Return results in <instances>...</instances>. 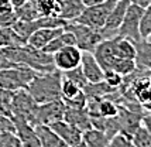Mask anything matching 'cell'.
Instances as JSON below:
<instances>
[{
  "mask_svg": "<svg viewBox=\"0 0 151 147\" xmlns=\"http://www.w3.org/2000/svg\"><path fill=\"white\" fill-rule=\"evenodd\" d=\"M50 127L52 129L55 133L58 134L62 140L65 141L69 147H76L79 143H82V132L76 129L75 126L69 125L68 122H65L64 119L62 120H58L50 125Z\"/></svg>",
  "mask_w": 151,
  "mask_h": 147,
  "instance_id": "cell-14",
  "label": "cell"
},
{
  "mask_svg": "<svg viewBox=\"0 0 151 147\" xmlns=\"http://www.w3.org/2000/svg\"><path fill=\"white\" fill-rule=\"evenodd\" d=\"M132 141L136 147H148L151 146V134L143 125L133 133Z\"/></svg>",
  "mask_w": 151,
  "mask_h": 147,
  "instance_id": "cell-33",
  "label": "cell"
},
{
  "mask_svg": "<svg viewBox=\"0 0 151 147\" xmlns=\"http://www.w3.org/2000/svg\"><path fill=\"white\" fill-rule=\"evenodd\" d=\"M141 125L148 130V133L151 134V112H148L147 115H143V119H141Z\"/></svg>",
  "mask_w": 151,
  "mask_h": 147,
  "instance_id": "cell-43",
  "label": "cell"
},
{
  "mask_svg": "<svg viewBox=\"0 0 151 147\" xmlns=\"http://www.w3.org/2000/svg\"><path fill=\"white\" fill-rule=\"evenodd\" d=\"M82 91L85 92L86 96L105 98L107 95H112L113 92L117 91V89H113L112 86H109V85L106 84L105 81H102V82H98V84H91V82H88V85H86Z\"/></svg>",
  "mask_w": 151,
  "mask_h": 147,
  "instance_id": "cell-26",
  "label": "cell"
},
{
  "mask_svg": "<svg viewBox=\"0 0 151 147\" xmlns=\"http://www.w3.org/2000/svg\"><path fill=\"white\" fill-rule=\"evenodd\" d=\"M129 6H130V0H119V1H116V4L112 9L110 14L107 16L105 26L100 28L103 40H110V38L117 35V31L120 26H122V23H123V19H124Z\"/></svg>",
  "mask_w": 151,
  "mask_h": 147,
  "instance_id": "cell-8",
  "label": "cell"
},
{
  "mask_svg": "<svg viewBox=\"0 0 151 147\" xmlns=\"http://www.w3.org/2000/svg\"><path fill=\"white\" fill-rule=\"evenodd\" d=\"M0 147H21L20 139L16 132H6L0 133Z\"/></svg>",
  "mask_w": 151,
  "mask_h": 147,
  "instance_id": "cell-36",
  "label": "cell"
},
{
  "mask_svg": "<svg viewBox=\"0 0 151 147\" xmlns=\"http://www.w3.org/2000/svg\"><path fill=\"white\" fill-rule=\"evenodd\" d=\"M65 30L71 31L75 37V43L76 47L81 51H88V53H93L95 48L98 47V44H100L103 41L102 33L100 30L92 28L89 26L81 24L76 21H71L65 26Z\"/></svg>",
  "mask_w": 151,
  "mask_h": 147,
  "instance_id": "cell-4",
  "label": "cell"
},
{
  "mask_svg": "<svg viewBox=\"0 0 151 147\" xmlns=\"http://www.w3.org/2000/svg\"><path fill=\"white\" fill-rule=\"evenodd\" d=\"M40 72L34 71L33 68L26 65H17L13 68H4L0 69V88L9 89V91H17V89H26L30 82L35 78Z\"/></svg>",
  "mask_w": 151,
  "mask_h": 147,
  "instance_id": "cell-3",
  "label": "cell"
},
{
  "mask_svg": "<svg viewBox=\"0 0 151 147\" xmlns=\"http://www.w3.org/2000/svg\"><path fill=\"white\" fill-rule=\"evenodd\" d=\"M103 81L109 86H112L113 89H119L124 82V76L120 75L119 72H116V71H113V69H106Z\"/></svg>",
  "mask_w": 151,
  "mask_h": 147,
  "instance_id": "cell-34",
  "label": "cell"
},
{
  "mask_svg": "<svg viewBox=\"0 0 151 147\" xmlns=\"http://www.w3.org/2000/svg\"><path fill=\"white\" fill-rule=\"evenodd\" d=\"M68 147H69V146H68Z\"/></svg>",
  "mask_w": 151,
  "mask_h": 147,
  "instance_id": "cell-53",
  "label": "cell"
},
{
  "mask_svg": "<svg viewBox=\"0 0 151 147\" xmlns=\"http://www.w3.org/2000/svg\"><path fill=\"white\" fill-rule=\"evenodd\" d=\"M35 133L38 136L42 147H68L65 141L47 125H37L34 126Z\"/></svg>",
  "mask_w": 151,
  "mask_h": 147,
  "instance_id": "cell-19",
  "label": "cell"
},
{
  "mask_svg": "<svg viewBox=\"0 0 151 147\" xmlns=\"http://www.w3.org/2000/svg\"><path fill=\"white\" fill-rule=\"evenodd\" d=\"M140 34L141 38H147L151 35V6L145 7L141 21H140Z\"/></svg>",
  "mask_w": 151,
  "mask_h": 147,
  "instance_id": "cell-35",
  "label": "cell"
},
{
  "mask_svg": "<svg viewBox=\"0 0 151 147\" xmlns=\"http://www.w3.org/2000/svg\"><path fill=\"white\" fill-rule=\"evenodd\" d=\"M136 44V65L137 69L151 71V43L147 38H141Z\"/></svg>",
  "mask_w": 151,
  "mask_h": 147,
  "instance_id": "cell-20",
  "label": "cell"
},
{
  "mask_svg": "<svg viewBox=\"0 0 151 147\" xmlns=\"http://www.w3.org/2000/svg\"><path fill=\"white\" fill-rule=\"evenodd\" d=\"M16 13H17L19 20H24V21H31L41 17L38 10H37V6L34 3H31V1H28V0H27L26 4H23L20 9L16 10Z\"/></svg>",
  "mask_w": 151,
  "mask_h": 147,
  "instance_id": "cell-31",
  "label": "cell"
},
{
  "mask_svg": "<svg viewBox=\"0 0 151 147\" xmlns=\"http://www.w3.org/2000/svg\"><path fill=\"white\" fill-rule=\"evenodd\" d=\"M116 1H119V0H116Z\"/></svg>",
  "mask_w": 151,
  "mask_h": 147,
  "instance_id": "cell-51",
  "label": "cell"
},
{
  "mask_svg": "<svg viewBox=\"0 0 151 147\" xmlns=\"http://www.w3.org/2000/svg\"><path fill=\"white\" fill-rule=\"evenodd\" d=\"M113 51L117 58L124 60H134L136 58V44L124 37H113Z\"/></svg>",
  "mask_w": 151,
  "mask_h": 147,
  "instance_id": "cell-21",
  "label": "cell"
},
{
  "mask_svg": "<svg viewBox=\"0 0 151 147\" xmlns=\"http://www.w3.org/2000/svg\"><path fill=\"white\" fill-rule=\"evenodd\" d=\"M130 3H132V4H136V6L143 7V9L151 6V0H130Z\"/></svg>",
  "mask_w": 151,
  "mask_h": 147,
  "instance_id": "cell-44",
  "label": "cell"
},
{
  "mask_svg": "<svg viewBox=\"0 0 151 147\" xmlns=\"http://www.w3.org/2000/svg\"><path fill=\"white\" fill-rule=\"evenodd\" d=\"M37 106L35 100L27 89H17L13 95V117L24 119L31 123L34 109Z\"/></svg>",
  "mask_w": 151,
  "mask_h": 147,
  "instance_id": "cell-9",
  "label": "cell"
},
{
  "mask_svg": "<svg viewBox=\"0 0 151 147\" xmlns=\"http://www.w3.org/2000/svg\"><path fill=\"white\" fill-rule=\"evenodd\" d=\"M81 92H82V89L76 84H73L72 81H69L68 78H65L62 75V81H61V99L64 100V102L69 99H73Z\"/></svg>",
  "mask_w": 151,
  "mask_h": 147,
  "instance_id": "cell-29",
  "label": "cell"
},
{
  "mask_svg": "<svg viewBox=\"0 0 151 147\" xmlns=\"http://www.w3.org/2000/svg\"><path fill=\"white\" fill-rule=\"evenodd\" d=\"M110 139L107 134L98 129H89L82 133V143L88 147H109Z\"/></svg>",
  "mask_w": 151,
  "mask_h": 147,
  "instance_id": "cell-23",
  "label": "cell"
},
{
  "mask_svg": "<svg viewBox=\"0 0 151 147\" xmlns=\"http://www.w3.org/2000/svg\"><path fill=\"white\" fill-rule=\"evenodd\" d=\"M147 40H148V41L151 43V35H148V37H147Z\"/></svg>",
  "mask_w": 151,
  "mask_h": 147,
  "instance_id": "cell-49",
  "label": "cell"
},
{
  "mask_svg": "<svg viewBox=\"0 0 151 147\" xmlns=\"http://www.w3.org/2000/svg\"><path fill=\"white\" fill-rule=\"evenodd\" d=\"M52 58L55 68L61 72H65V71H69V69L81 65L82 51L76 45H66L55 54H52Z\"/></svg>",
  "mask_w": 151,
  "mask_h": 147,
  "instance_id": "cell-10",
  "label": "cell"
},
{
  "mask_svg": "<svg viewBox=\"0 0 151 147\" xmlns=\"http://www.w3.org/2000/svg\"><path fill=\"white\" fill-rule=\"evenodd\" d=\"M82 1H83L85 7H89V6H95V4H100V3H103L106 0H82Z\"/></svg>",
  "mask_w": 151,
  "mask_h": 147,
  "instance_id": "cell-45",
  "label": "cell"
},
{
  "mask_svg": "<svg viewBox=\"0 0 151 147\" xmlns=\"http://www.w3.org/2000/svg\"><path fill=\"white\" fill-rule=\"evenodd\" d=\"M13 122L16 125V134L20 139L21 147H42L31 123L19 117H13Z\"/></svg>",
  "mask_w": 151,
  "mask_h": 147,
  "instance_id": "cell-12",
  "label": "cell"
},
{
  "mask_svg": "<svg viewBox=\"0 0 151 147\" xmlns=\"http://www.w3.org/2000/svg\"><path fill=\"white\" fill-rule=\"evenodd\" d=\"M83 10H85V4L82 0H64L59 3L58 17L71 23L76 20Z\"/></svg>",
  "mask_w": 151,
  "mask_h": 147,
  "instance_id": "cell-17",
  "label": "cell"
},
{
  "mask_svg": "<svg viewBox=\"0 0 151 147\" xmlns=\"http://www.w3.org/2000/svg\"><path fill=\"white\" fill-rule=\"evenodd\" d=\"M13 95L14 91L0 88V115L13 119Z\"/></svg>",
  "mask_w": 151,
  "mask_h": 147,
  "instance_id": "cell-28",
  "label": "cell"
},
{
  "mask_svg": "<svg viewBox=\"0 0 151 147\" xmlns=\"http://www.w3.org/2000/svg\"><path fill=\"white\" fill-rule=\"evenodd\" d=\"M17 65H19V64L12 62L4 54L1 53V50H0V69H4V68H13V67H17Z\"/></svg>",
  "mask_w": 151,
  "mask_h": 147,
  "instance_id": "cell-41",
  "label": "cell"
},
{
  "mask_svg": "<svg viewBox=\"0 0 151 147\" xmlns=\"http://www.w3.org/2000/svg\"><path fill=\"white\" fill-rule=\"evenodd\" d=\"M81 68L85 74L88 82L91 84H98L103 81L105 76V71L100 67L93 53H88V51H82V60H81Z\"/></svg>",
  "mask_w": 151,
  "mask_h": 147,
  "instance_id": "cell-13",
  "label": "cell"
},
{
  "mask_svg": "<svg viewBox=\"0 0 151 147\" xmlns=\"http://www.w3.org/2000/svg\"><path fill=\"white\" fill-rule=\"evenodd\" d=\"M110 69L119 72L123 76H129L137 71V65H136V61L134 60H124V58H114L112 62V67Z\"/></svg>",
  "mask_w": 151,
  "mask_h": 147,
  "instance_id": "cell-27",
  "label": "cell"
},
{
  "mask_svg": "<svg viewBox=\"0 0 151 147\" xmlns=\"http://www.w3.org/2000/svg\"><path fill=\"white\" fill-rule=\"evenodd\" d=\"M144 13V9L136 4H132L127 7L126 16L123 19V23L119 28L117 35L119 37H124L132 40L133 43H137L141 40V34H140V21Z\"/></svg>",
  "mask_w": 151,
  "mask_h": 147,
  "instance_id": "cell-7",
  "label": "cell"
},
{
  "mask_svg": "<svg viewBox=\"0 0 151 147\" xmlns=\"http://www.w3.org/2000/svg\"><path fill=\"white\" fill-rule=\"evenodd\" d=\"M10 3L13 4L14 10H17V9H20V7L23 6V4H26L27 0H10Z\"/></svg>",
  "mask_w": 151,
  "mask_h": 147,
  "instance_id": "cell-46",
  "label": "cell"
},
{
  "mask_svg": "<svg viewBox=\"0 0 151 147\" xmlns=\"http://www.w3.org/2000/svg\"><path fill=\"white\" fill-rule=\"evenodd\" d=\"M6 132H16V125L12 117L0 115V133H6Z\"/></svg>",
  "mask_w": 151,
  "mask_h": 147,
  "instance_id": "cell-39",
  "label": "cell"
},
{
  "mask_svg": "<svg viewBox=\"0 0 151 147\" xmlns=\"http://www.w3.org/2000/svg\"><path fill=\"white\" fill-rule=\"evenodd\" d=\"M65 103L62 99H57L52 102H47V103H41L37 105L34 109L33 117H31V125L37 126V125H52L55 122L62 120L64 115H65Z\"/></svg>",
  "mask_w": 151,
  "mask_h": 147,
  "instance_id": "cell-5",
  "label": "cell"
},
{
  "mask_svg": "<svg viewBox=\"0 0 151 147\" xmlns=\"http://www.w3.org/2000/svg\"><path fill=\"white\" fill-rule=\"evenodd\" d=\"M37 6L40 16H54V17H58L59 13V3L55 0H38L37 3H34Z\"/></svg>",
  "mask_w": 151,
  "mask_h": 147,
  "instance_id": "cell-30",
  "label": "cell"
},
{
  "mask_svg": "<svg viewBox=\"0 0 151 147\" xmlns=\"http://www.w3.org/2000/svg\"><path fill=\"white\" fill-rule=\"evenodd\" d=\"M28 1H31V3H37L38 0H28Z\"/></svg>",
  "mask_w": 151,
  "mask_h": 147,
  "instance_id": "cell-48",
  "label": "cell"
},
{
  "mask_svg": "<svg viewBox=\"0 0 151 147\" xmlns=\"http://www.w3.org/2000/svg\"><path fill=\"white\" fill-rule=\"evenodd\" d=\"M66 45H76V43H75L73 34L64 28L62 33H59L55 38H52L45 47L42 48V51L47 54H55L57 51H59L61 48L66 47Z\"/></svg>",
  "mask_w": 151,
  "mask_h": 147,
  "instance_id": "cell-22",
  "label": "cell"
},
{
  "mask_svg": "<svg viewBox=\"0 0 151 147\" xmlns=\"http://www.w3.org/2000/svg\"><path fill=\"white\" fill-rule=\"evenodd\" d=\"M19 20L16 10L12 13H6V14H0V27H12Z\"/></svg>",
  "mask_w": 151,
  "mask_h": 147,
  "instance_id": "cell-40",
  "label": "cell"
},
{
  "mask_svg": "<svg viewBox=\"0 0 151 147\" xmlns=\"http://www.w3.org/2000/svg\"><path fill=\"white\" fill-rule=\"evenodd\" d=\"M27 43L12 27H0V48L3 47H21Z\"/></svg>",
  "mask_w": 151,
  "mask_h": 147,
  "instance_id": "cell-24",
  "label": "cell"
},
{
  "mask_svg": "<svg viewBox=\"0 0 151 147\" xmlns=\"http://www.w3.org/2000/svg\"><path fill=\"white\" fill-rule=\"evenodd\" d=\"M62 31H64V27H58V28H55V27L40 28V30L34 31V33L28 37L27 44L33 48L42 50L50 41L52 40V38H55V37H57L59 33H62Z\"/></svg>",
  "mask_w": 151,
  "mask_h": 147,
  "instance_id": "cell-16",
  "label": "cell"
},
{
  "mask_svg": "<svg viewBox=\"0 0 151 147\" xmlns=\"http://www.w3.org/2000/svg\"><path fill=\"white\" fill-rule=\"evenodd\" d=\"M62 75H64L65 78H68L69 81H72L73 84H76L81 89H83V88L88 85V79H86V76H85V74H83V71H82L81 65L72 68V69H69V71L62 72Z\"/></svg>",
  "mask_w": 151,
  "mask_h": 147,
  "instance_id": "cell-32",
  "label": "cell"
},
{
  "mask_svg": "<svg viewBox=\"0 0 151 147\" xmlns=\"http://www.w3.org/2000/svg\"><path fill=\"white\" fill-rule=\"evenodd\" d=\"M64 120L68 122L69 125L75 126L79 129L82 133L92 129V123H91V116L89 112L86 110V107L78 109V107H65V115H64Z\"/></svg>",
  "mask_w": 151,
  "mask_h": 147,
  "instance_id": "cell-15",
  "label": "cell"
},
{
  "mask_svg": "<svg viewBox=\"0 0 151 147\" xmlns=\"http://www.w3.org/2000/svg\"><path fill=\"white\" fill-rule=\"evenodd\" d=\"M14 12L13 4L10 3V0H0V14H6Z\"/></svg>",
  "mask_w": 151,
  "mask_h": 147,
  "instance_id": "cell-42",
  "label": "cell"
},
{
  "mask_svg": "<svg viewBox=\"0 0 151 147\" xmlns=\"http://www.w3.org/2000/svg\"><path fill=\"white\" fill-rule=\"evenodd\" d=\"M95 58L100 64V67L103 68V71L106 69H110L112 67L113 60L116 58L114 51H113V40H103L100 44H98V47L95 48L93 51Z\"/></svg>",
  "mask_w": 151,
  "mask_h": 147,
  "instance_id": "cell-18",
  "label": "cell"
},
{
  "mask_svg": "<svg viewBox=\"0 0 151 147\" xmlns=\"http://www.w3.org/2000/svg\"><path fill=\"white\" fill-rule=\"evenodd\" d=\"M109 147H136V146L133 144L132 137H129V136H126L123 133H117L110 139Z\"/></svg>",
  "mask_w": 151,
  "mask_h": 147,
  "instance_id": "cell-37",
  "label": "cell"
},
{
  "mask_svg": "<svg viewBox=\"0 0 151 147\" xmlns=\"http://www.w3.org/2000/svg\"><path fill=\"white\" fill-rule=\"evenodd\" d=\"M148 147H151V146H148Z\"/></svg>",
  "mask_w": 151,
  "mask_h": 147,
  "instance_id": "cell-52",
  "label": "cell"
},
{
  "mask_svg": "<svg viewBox=\"0 0 151 147\" xmlns=\"http://www.w3.org/2000/svg\"><path fill=\"white\" fill-rule=\"evenodd\" d=\"M114 4H116V0H106L100 4L85 7V10L82 12V14L75 21L92 27V28H96V30H100L105 26L107 16L110 14Z\"/></svg>",
  "mask_w": 151,
  "mask_h": 147,
  "instance_id": "cell-6",
  "label": "cell"
},
{
  "mask_svg": "<svg viewBox=\"0 0 151 147\" xmlns=\"http://www.w3.org/2000/svg\"><path fill=\"white\" fill-rule=\"evenodd\" d=\"M55 1H58V3H61V1H64V0H55Z\"/></svg>",
  "mask_w": 151,
  "mask_h": 147,
  "instance_id": "cell-50",
  "label": "cell"
},
{
  "mask_svg": "<svg viewBox=\"0 0 151 147\" xmlns=\"http://www.w3.org/2000/svg\"><path fill=\"white\" fill-rule=\"evenodd\" d=\"M119 125H120V133L132 137L133 133L141 126V119L143 115L141 112H136L129 107H123L119 105V113H117Z\"/></svg>",
  "mask_w": 151,
  "mask_h": 147,
  "instance_id": "cell-11",
  "label": "cell"
},
{
  "mask_svg": "<svg viewBox=\"0 0 151 147\" xmlns=\"http://www.w3.org/2000/svg\"><path fill=\"white\" fill-rule=\"evenodd\" d=\"M119 113V105L113 99L99 98L96 112L92 116H103V117H113Z\"/></svg>",
  "mask_w": 151,
  "mask_h": 147,
  "instance_id": "cell-25",
  "label": "cell"
},
{
  "mask_svg": "<svg viewBox=\"0 0 151 147\" xmlns=\"http://www.w3.org/2000/svg\"><path fill=\"white\" fill-rule=\"evenodd\" d=\"M1 53L14 64L33 68L37 72H50L57 69L54 65L52 54H47L42 50L30 47L28 44L21 47H3Z\"/></svg>",
  "mask_w": 151,
  "mask_h": 147,
  "instance_id": "cell-1",
  "label": "cell"
},
{
  "mask_svg": "<svg viewBox=\"0 0 151 147\" xmlns=\"http://www.w3.org/2000/svg\"><path fill=\"white\" fill-rule=\"evenodd\" d=\"M86 100H88V98H86L85 92L82 91L76 98L69 99V100H65V102L62 100V102H64V103H65V106H68V107H78V109H82V107H86Z\"/></svg>",
  "mask_w": 151,
  "mask_h": 147,
  "instance_id": "cell-38",
  "label": "cell"
},
{
  "mask_svg": "<svg viewBox=\"0 0 151 147\" xmlns=\"http://www.w3.org/2000/svg\"><path fill=\"white\" fill-rule=\"evenodd\" d=\"M76 147H88V146H85L83 143H79V144H78V146H76Z\"/></svg>",
  "mask_w": 151,
  "mask_h": 147,
  "instance_id": "cell-47",
  "label": "cell"
},
{
  "mask_svg": "<svg viewBox=\"0 0 151 147\" xmlns=\"http://www.w3.org/2000/svg\"><path fill=\"white\" fill-rule=\"evenodd\" d=\"M61 81L62 72L58 69H54L50 72H40L35 75L30 85L26 88L33 96L37 105L52 102L61 99Z\"/></svg>",
  "mask_w": 151,
  "mask_h": 147,
  "instance_id": "cell-2",
  "label": "cell"
}]
</instances>
